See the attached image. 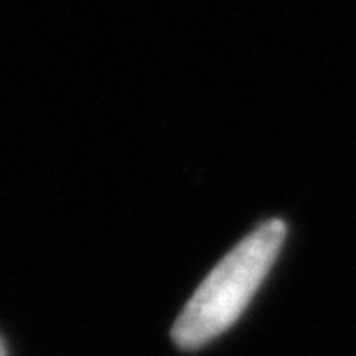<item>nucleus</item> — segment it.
Segmentation results:
<instances>
[{
  "label": "nucleus",
  "mask_w": 356,
  "mask_h": 356,
  "mask_svg": "<svg viewBox=\"0 0 356 356\" xmlns=\"http://www.w3.org/2000/svg\"><path fill=\"white\" fill-rule=\"evenodd\" d=\"M284 236L287 225L273 218L220 259L176 319L172 336L181 350H199L243 315L280 254Z\"/></svg>",
  "instance_id": "f257e3e1"
},
{
  "label": "nucleus",
  "mask_w": 356,
  "mask_h": 356,
  "mask_svg": "<svg viewBox=\"0 0 356 356\" xmlns=\"http://www.w3.org/2000/svg\"><path fill=\"white\" fill-rule=\"evenodd\" d=\"M0 356H5V345H3V340H0Z\"/></svg>",
  "instance_id": "f03ea898"
}]
</instances>
